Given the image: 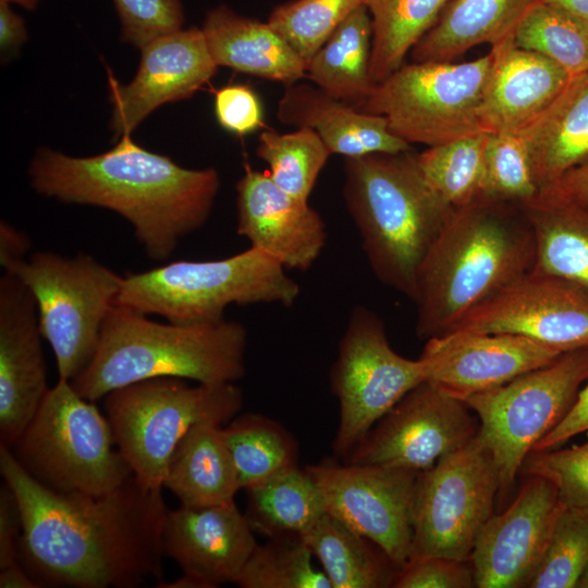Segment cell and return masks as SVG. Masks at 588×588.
Listing matches in <instances>:
<instances>
[{
  "instance_id": "6da1fadb",
  "label": "cell",
  "mask_w": 588,
  "mask_h": 588,
  "mask_svg": "<svg viewBox=\"0 0 588 588\" xmlns=\"http://www.w3.org/2000/svg\"><path fill=\"white\" fill-rule=\"evenodd\" d=\"M0 473L22 514L19 561L41 587L136 588L163 579L162 489L131 476L102 495L57 492L1 444Z\"/></svg>"
},
{
  "instance_id": "7a4b0ae2",
  "label": "cell",
  "mask_w": 588,
  "mask_h": 588,
  "mask_svg": "<svg viewBox=\"0 0 588 588\" xmlns=\"http://www.w3.org/2000/svg\"><path fill=\"white\" fill-rule=\"evenodd\" d=\"M35 191L63 203L113 210L133 226L149 258L168 259L203 226L220 186L216 169H186L130 134L109 151L76 158L40 149L28 170Z\"/></svg>"
},
{
  "instance_id": "3957f363",
  "label": "cell",
  "mask_w": 588,
  "mask_h": 588,
  "mask_svg": "<svg viewBox=\"0 0 588 588\" xmlns=\"http://www.w3.org/2000/svg\"><path fill=\"white\" fill-rule=\"evenodd\" d=\"M535 264V232L522 205L481 199L456 209L418 272L417 336L449 333Z\"/></svg>"
},
{
  "instance_id": "277c9868",
  "label": "cell",
  "mask_w": 588,
  "mask_h": 588,
  "mask_svg": "<svg viewBox=\"0 0 588 588\" xmlns=\"http://www.w3.org/2000/svg\"><path fill=\"white\" fill-rule=\"evenodd\" d=\"M343 196L371 271L413 301L419 269L456 209L428 184L411 150L346 158Z\"/></svg>"
},
{
  "instance_id": "5b68a950",
  "label": "cell",
  "mask_w": 588,
  "mask_h": 588,
  "mask_svg": "<svg viewBox=\"0 0 588 588\" xmlns=\"http://www.w3.org/2000/svg\"><path fill=\"white\" fill-rule=\"evenodd\" d=\"M247 331L234 320L177 324L113 305L89 364L70 382L97 401L127 384L160 377L197 383L235 382L245 373Z\"/></svg>"
},
{
  "instance_id": "8992f818",
  "label": "cell",
  "mask_w": 588,
  "mask_h": 588,
  "mask_svg": "<svg viewBox=\"0 0 588 588\" xmlns=\"http://www.w3.org/2000/svg\"><path fill=\"white\" fill-rule=\"evenodd\" d=\"M298 295V284L281 264L249 247L228 258L179 260L127 274L114 305L172 323L195 324L224 319L232 304L291 307Z\"/></svg>"
},
{
  "instance_id": "52a82bcc",
  "label": "cell",
  "mask_w": 588,
  "mask_h": 588,
  "mask_svg": "<svg viewBox=\"0 0 588 588\" xmlns=\"http://www.w3.org/2000/svg\"><path fill=\"white\" fill-rule=\"evenodd\" d=\"M243 406L234 383L191 385L160 377L115 389L105 396V415L115 445L133 476L149 489H162L170 456L183 436L200 422L224 426Z\"/></svg>"
},
{
  "instance_id": "ba28073f",
  "label": "cell",
  "mask_w": 588,
  "mask_h": 588,
  "mask_svg": "<svg viewBox=\"0 0 588 588\" xmlns=\"http://www.w3.org/2000/svg\"><path fill=\"white\" fill-rule=\"evenodd\" d=\"M106 415L58 379L36 414L9 448L38 482L61 493L106 494L131 476Z\"/></svg>"
},
{
  "instance_id": "9c48e42d",
  "label": "cell",
  "mask_w": 588,
  "mask_h": 588,
  "mask_svg": "<svg viewBox=\"0 0 588 588\" xmlns=\"http://www.w3.org/2000/svg\"><path fill=\"white\" fill-rule=\"evenodd\" d=\"M494 51L463 63L403 64L377 84L358 110L387 120L393 135L428 147L486 132L481 105Z\"/></svg>"
},
{
  "instance_id": "30bf717a",
  "label": "cell",
  "mask_w": 588,
  "mask_h": 588,
  "mask_svg": "<svg viewBox=\"0 0 588 588\" xmlns=\"http://www.w3.org/2000/svg\"><path fill=\"white\" fill-rule=\"evenodd\" d=\"M4 272L15 274L33 294L59 379L71 381L94 357L123 277L90 255L51 252L33 253Z\"/></svg>"
},
{
  "instance_id": "8fae6325",
  "label": "cell",
  "mask_w": 588,
  "mask_h": 588,
  "mask_svg": "<svg viewBox=\"0 0 588 588\" xmlns=\"http://www.w3.org/2000/svg\"><path fill=\"white\" fill-rule=\"evenodd\" d=\"M587 380L588 346H584L465 401L494 458L501 492L514 482L538 441L565 417Z\"/></svg>"
},
{
  "instance_id": "7c38bea8",
  "label": "cell",
  "mask_w": 588,
  "mask_h": 588,
  "mask_svg": "<svg viewBox=\"0 0 588 588\" xmlns=\"http://www.w3.org/2000/svg\"><path fill=\"white\" fill-rule=\"evenodd\" d=\"M498 490V468L479 434L419 471L413 491L409 558L470 560Z\"/></svg>"
},
{
  "instance_id": "4fadbf2b",
  "label": "cell",
  "mask_w": 588,
  "mask_h": 588,
  "mask_svg": "<svg viewBox=\"0 0 588 588\" xmlns=\"http://www.w3.org/2000/svg\"><path fill=\"white\" fill-rule=\"evenodd\" d=\"M424 381L420 360L397 354L379 316L356 306L330 371L331 391L340 405L332 444L335 458L344 461L375 424Z\"/></svg>"
},
{
  "instance_id": "5bb4252c",
  "label": "cell",
  "mask_w": 588,
  "mask_h": 588,
  "mask_svg": "<svg viewBox=\"0 0 588 588\" xmlns=\"http://www.w3.org/2000/svg\"><path fill=\"white\" fill-rule=\"evenodd\" d=\"M478 431L479 420L465 401L424 381L375 424L344 463L419 473L466 444Z\"/></svg>"
},
{
  "instance_id": "9a60e30c",
  "label": "cell",
  "mask_w": 588,
  "mask_h": 588,
  "mask_svg": "<svg viewBox=\"0 0 588 588\" xmlns=\"http://www.w3.org/2000/svg\"><path fill=\"white\" fill-rule=\"evenodd\" d=\"M326 510L373 541L399 567L412 553V501L416 471L326 460L307 465Z\"/></svg>"
},
{
  "instance_id": "2e32d148",
  "label": "cell",
  "mask_w": 588,
  "mask_h": 588,
  "mask_svg": "<svg viewBox=\"0 0 588 588\" xmlns=\"http://www.w3.org/2000/svg\"><path fill=\"white\" fill-rule=\"evenodd\" d=\"M452 331L516 334L563 353L588 346V289L534 267L467 313Z\"/></svg>"
},
{
  "instance_id": "e0dca14e",
  "label": "cell",
  "mask_w": 588,
  "mask_h": 588,
  "mask_svg": "<svg viewBox=\"0 0 588 588\" xmlns=\"http://www.w3.org/2000/svg\"><path fill=\"white\" fill-rule=\"evenodd\" d=\"M528 477L509 507L492 514L478 534L470 555L476 587H528L543 555L563 504L550 481Z\"/></svg>"
},
{
  "instance_id": "ac0fdd59",
  "label": "cell",
  "mask_w": 588,
  "mask_h": 588,
  "mask_svg": "<svg viewBox=\"0 0 588 588\" xmlns=\"http://www.w3.org/2000/svg\"><path fill=\"white\" fill-rule=\"evenodd\" d=\"M562 353L516 334L452 331L427 340L418 359L425 381L466 401L548 365Z\"/></svg>"
},
{
  "instance_id": "d6986e66",
  "label": "cell",
  "mask_w": 588,
  "mask_h": 588,
  "mask_svg": "<svg viewBox=\"0 0 588 588\" xmlns=\"http://www.w3.org/2000/svg\"><path fill=\"white\" fill-rule=\"evenodd\" d=\"M142 59L134 78L121 84L108 72L112 117L110 127L124 136L158 107L192 97L216 74L204 33L177 29L140 48Z\"/></svg>"
},
{
  "instance_id": "ffe728a7",
  "label": "cell",
  "mask_w": 588,
  "mask_h": 588,
  "mask_svg": "<svg viewBox=\"0 0 588 588\" xmlns=\"http://www.w3.org/2000/svg\"><path fill=\"white\" fill-rule=\"evenodd\" d=\"M36 302L13 273L0 278V444L11 448L47 391Z\"/></svg>"
},
{
  "instance_id": "44dd1931",
  "label": "cell",
  "mask_w": 588,
  "mask_h": 588,
  "mask_svg": "<svg viewBox=\"0 0 588 588\" xmlns=\"http://www.w3.org/2000/svg\"><path fill=\"white\" fill-rule=\"evenodd\" d=\"M236 193L237 234L285 269H310L326 245L327 231L308 201L284 192L268 171L255 170L249 163L244 164Z\"/></svg>"
},
{
  "instance_id": "7402d4cb",
  "label": "cell",
  "mask_w": 588,
  "mask_h": 588,
  "mask_svg": "<svg viewBox=\"0 0 588 588\" xmlns=\"http://www.w3.org/2000/svg\"><path fill=\"white\" fill-rule=\"evenodd\" d=\"M257 542L234 500L168 510L162 529L164 558L211 588L234 584Z\"/></svg>"
},
{
  "instance_id": "603a6c76",
  "label": "cell",
  "mask_w": 588,
  "mask_h": 588,
  "mask_svg": "<svg viewBox=\"0 0 588 588\" xmlns=\"http://www.w3.org/2000/svg\"><path fill=\"white\" fill-rule=\"evenodd\" d=\"M513 37L491 47L494 63L480 111L486 132L518 133L573 77L542 54L517 47Z\"/></svg>"
},
{
  "instance_id": "cb8c5ba5",
  "label": "cell",
  "mask_w": 588,
  "mask_h": 588,
  "mask_svg": "<svg viewBox=\"0 0 588 588\" xmlns=\"http://www.w3.org/2000/svg\"><path fill=\"white\" fill-rule=\"evenodd\" d=\"M277 118L284 124L313 128L331 154L345 159L411 150L409 144L391 133L383 117L360 111L305 83L286 85Z\"/></svg>"
},
{
  "instance_id": "d4e9b609",
  "label": "cell",
  "mask_w": 588,
  "mask_h": 588,
  "mask_svg": "<svg viewBox=\"0 0 588 588\" xmlns=\"http://www.w3.org/2000/svg\"><path fill=\"white\" fill-rule=\"evenodd\" d=\"M518 134L539 194L569 170L587 163L588 72L573 76L559 96Z\"/></svg>"
},
{
  "instance_id": "484cf974",
  "label": "cell",
  "mask_w": 588,
  "mask_h": 588,
  "mask_svg": "<svg viewBox=\"0 0 588 588\" xmlns=\"http://www.w3.org/2000/svg\"><path fill=\"white\" fill-rule=\"evenodd\" d=\"M201 30L218 66L286 85L306 76V62L268 22L221 4L207 13Z\"/></svg>"
},
{
  "instance_id": "4316f807",
  "label": "cell",
  "mask_w": 588,
  "mask_h": 588,
  "mask_svg": "<svg viewBox=\"0 0 588 588\" xmlns=\"http://www.w3.org/2000/svg\"><path fill=\"white\" fill-rule=\"evenodd\" d=\"M538 0H453L411 50L413 62H452L477 45L491 47L514 32Z\"/></svg>"
},
{
  "instance_id": "83f0119b",
  "label": "cell",
  "mask_w": 588,
  "mask_h": 588,
  "mask_svg": "<svg viewBox=\"0 0 588 588\" xmlns=\"http://www.w3.org/2000/svg\"><path fill=\"white\" fill-rule=\"evenodd\" d=\"M181 505L205 506L234 500L241 489L222 425L193 426L173 450L163 480Z\"/></svg>"
},
{
  "instance_id": "f1b7e54d",
  "label": "cell",
  "mask_w": 588,
  "mask_h": 588,
  "mask_svg": "<svg viewBox=\"0 0 588 588\" xmlns=\"http://www.w3.org/2000/svg\"><path fill=\"white\" fill-rule=\"evenodd\" d=\"M371 48V17L364 4L306 63V76L326 94L358 109L376 86L370 76Z\"/></svg>"
},
{
  "instance_id": "f546056e",
  "label": "cell",
  "mask_w": 588,
  "mask_h": 588,
  "mask_svg": "<svg viewBox=\"0 0 588 588\" xmlns=\"http://www.w3.org/2000/svg\"><path fill=\"white\" fill-rule=\"evenodd\" d=\"M299 536L332 588L392 587L399 567L373 541L328 512Z\"/></svg>"
},
{
  "instance_id": "4dcf8cb0",
  "label": "cell",
  "mask_w": 588,
  "mask_h": 588,
  "mask_svg": "<svg viewBox=\"0 0 588 588\" xmlns=\"http://www.w3.org/2000/svg\"><path fill=\"white\" fill-rule=\"evenodd\" d=\"M522 206L535 232V267L588 289V207L539 197Z\"/></svg>"
},
{
  "instance_id": "1f68e13d",
  "label": "cell",
  "mask_w": 588,
  "mask_h": 588,
  "mask_svg": "<svg viewBox=\"0 0 588 588\" xmlns=\"http://www.w3.org/2000/svg\"><path fill=\"white\" fill-rule=\"evenodd\" d=\"M245 491V517L254 532L267 538L301 535L327 513L317 482L299 466Z\"/></svg>"
},
{
  "instance_id": "d6a6232c",
  "label": "cell",
  "mask_w": 588,
  "mask_h": 588,
  "mask_svg": "<svg viewBox=\"0 0 588 588\" xmlns=\"http://www.w3.org/2000/svg\"><path fill=\"white\" fill-rule=\"evenodd\" d=\"M222 434L241 489L260 485L298 466V444L280 422L256 413L234 416Z\"/></svg>"
},
{
  "instance_id": "836d02e7",
  "label": "cell",
  "mask_w": 588,
  "mask_h": 588,
  "mask_svg": "<svg viewBox=\"0 0 588 588\" xmlns=\"http://www.w3.org/2000/svg\"><path fill=\"white\" fill-rule=\"evenodd\" d=\"M450 0H366L371 17L370 76L377 85L404 64Z\"/></svg>"
},
{
  "instance_id": "e575fe53",
  "label": "cell",
  "mask_w": 588,
  "mask_h": 588,
  "mask_svg": "<svg viewBox=\"0 0 588 588\" xmlns=\"http://www.w3.org/2000/svg\"><path fill=\"white\" fill-rule=\"evenodd\" d=\"M489 132L428 147L416 155L428 184L454 209L483 197L485 155Z\"/></svg>"
},
{
  "instance_id": "d590c367",
  "label": "cell",
  "mask_w": 588,
  "mask_h": 588,
  "mask_svg": "<svg viewBox=\"0 0 588 588\" xmlns=\"http://www.w3.org/2000/svg\"><path fill=\"white\" fill-rule=\"evenodd\" d=\"M513 38L517 47L542 54L571 76L588 72V22L568 12L538 1Z\"/></svg>"
},
{
  "instance_id": "8d00e7d4",
  "label": "cell",
  "mask_w": 588,
  "mask_h": 588,
  "mask_svg": "<svg viewBox=\"0 0 588 588\" xmlns=\"http://www.w3.org/2000/svg\"><path fill=\"white\" fill-rule=\"evenodd\" d=\"M256 155L268 163L267 171L280 188L308 201L331 152L313 128L302 126L290 133L262 131Z\"/></svg>"
},
{
  "instance_id": "74e56055",
  "label": "cell",
  "mask_w": 588,
  "mask_h": 588,
  "mask_svg": "<svg viewBox=\"0 0 588 588\" xmlns=\"http://www.w3.org/2000/svg\"><path fill=\"white\" fill-rule=\"evenodd\" d=\"M299 535L268 538L256 544L235 585L241 588H332Z\"/></svg>"
},
{
  "instance_id": "f35d334b",
  "label": "cell",
  "mask_w": 588,
  "mask_h": 588,
  "mask_svg": "<svg viewBox=\"0 0 588 588\" xmlns=\"http://www.w3.org/2000/svg\"><path fill=\"white\" fill-rule=\"evenodd\" d=\"M365 1L293 0L275 7L267 22L307 63L334 29Z\"/></svg>"
},
{
  "instance_id": "ab89813d",
  "label": "cell",
  "mask_w": 588,
  "mask_h": 588,
  "mask_svg": "<svg viewBox=\"0 0 588 588\" xmlns=\"http://www.w3.org/2000/svg\"><path fill=\"white\" fill-rule=\"evenodd\" d=\"M588 563V509L563 505L530 588H577Z\"/></svg>"
},
{
  "instance_id": "60d3db41",
  "label": "cell",
  "mask_w": 588,
  "mask_h": 588,
  "mask_svg": "<svg viewBox=\"0 0 588 588\" xmlns=\"http://www.w3.org/2000/svg\"><path fill=\"white\" fill-rule=\"evenodd\" d=\"M538 194L519 134L489 132L482 199L523 205L535 199Z\"/></svg>"
},
{
  "instance_id": "b9f144b4",
  "label": "cell",
  "mask_w": 588,
  "mask_h": 588,
  "mask_svg": "<svg viewBox=\"0 0 588 588\" xmlns=\"http://www.w3.org/2000/svg\"><path fill=\"white\" fill-rule=\"evenodd\" d=\"M520 470L550 481L564 506L588 509V440L569 448L531 451Z\"/></svg>"
},
{
  "instance_id": "7bdbcfd3",
  "label": "cell",
  "mask_w": 588,
  "mask_h": 588,
  "mask_svg": "<svg viewBox=\"0 0 588 588\" xmlns=\"http://www.w3.org/2000/svg\"><path fill=\"white\" fill-rule=\"evenodd\" d=\"M124 41L142 48L152 39L181 29L184 22L180 0H113Z\"/></svg>"
},
{
  "instance_id": "ee69618b",
  "label": "cell",
  "mask_w": 588,
  "mask_h": 588,
  "mask_svg": "<svg viewBox=\"0 0 588 588\" xmlns=\"http://www.w3.org/2000/svg\"><path fill=\"white\" fill-rule=\"evenodd\" d=\"M475 586L470 560L413 556L399 569L395 588H469Z\"/></svg>"
},
{
  "instance_id": "f6af8a7d",
  "label": "cell",
  "mask_w": 588,
  "mask_h": 588,
  "mask_svg": "<svg viewBox=\"0 0 588 588\" xmlns=\"http://www.w3.org/2000/svg\"><path fill=\"white\" fill-rule=\"evenodd\" d=\"M215 115L225 131L244 136L265 127L261 101L248 85L230 84L215 93Z\"/></svg>"
},
{
  "instance_id": "bcb514c9",
  "label": "cell",
  "mask_w": 588,
  "mask_h": 588,
  "mask_svg": "<svg viewBox=\"0 0 588 588\" xmlns=\"http://www.w3.org/2000/svg\"><path fill=\"white\" fill-rule=\"evenodd\" d=\"M22 531L17 500L11 488L3 482L0 487V568L19 560Z\"/></svg>"
},
{
  "instance_id": "7dc6e473",
  "label": "cell",
  "mask_w": 588,
  "mask_h": 588,
  "mask_svg": "<svg viewBox=\"0 0 588 588\" xmlns=\"http://www.w3.org/2000/svg\"><path fill=\"white\" fill-rule=\"evenodd\" d=\"M583 432L588 433V382L579 390L573 406L565 417L538 441L532 451L560 448Z\"/></svg>"
},
{
  "instance_id": "c3c4849f",
  "label": "cell",
  "mask_w": 588,
  "mask_h": 588,
  "mask_svg": "<svg viewBox=\"0 0 588 588\" xmlns=\"http://www.w3.org/2000/svg\"><path fill=\"white\" fill-rule=\"evenodd\" d=\"M537 197L588 207V162L566 172Z\"/></svg>"
},
{
  "instance_id": "681fc988",
  "label": "cell",
  "mask_w": 588,
  "mask_h": 588,
  "mask_svg": "<svg viewBox=\"0 0 588 588\" xmlns=\"http://www.w3.org/2000/svg\"><path fill=\"white\" fill-rule=\"evenodd\" d=\"M29 237L5 221L0 224V264L4 271L25 259L30 249Z\"/></svg>"
},
{
  "instance_id": "f907efd6",
  "label": "cell",
  "mask_w": 588,
  "mask_h": 588,
  "mask_svg": "<svg viewBox=\"0 0 588 588\" xmlns=\"http://www.w3.org/2000/svg\"><path fill=\"white\" fill-rule=\"evenodd\" d=\"M27 39L23 19L12 11L10 2L0 0V47L2 52L19 48Z\"/></svg>"
},
{
  "instance_id": "816d5d0a",
  "label": "cell",
  "mask_w": 588,
  "mask_h": 588,
  "mask_svg": "<svg viewBox=\"0 0 588 588\" xmlns=\"http://www.w3.org/2000/svg\"><path fill=\"white\" fill-rule=\"evenodd\" d=\"M0 569V588H41L19 560Z\"/></svg>"
},
{
  "instance_id": "f5cc1de1",
  "label": "cell",
  "mask_w": 588,
  "mask_h": 588,
  "mask_svg": "<svg viewBox=\"0 0 588 588\" xmlns=\"http://www.w3.org/2000/svg\"><path fill=\"white\" fill-rule=\"evenodd\" d=\"M156 588H211L204 579L189 574L183 573L180 577L172 581L160 579L155 585Z\"/></svg>"
},
{
  "instance_id": "db71d44e",
  "label": "cell",
  "mask_w": 588,
  "mask_h": 588,
  "mask_svg": "<svg viewBox=\"0 0 588 588\" xmlns=\"http://www.w3.org/2000/svg\"><path fill=\"white\" fill-rule=\"evenodd\" d=\"M588 22V0H538Z\"/></svg>"
},
{
  "instance_id": "11a10c76",
  "label": "cell",
  "mask_w": 588,
  "mask_h": 588,
  "mask_svg": "<svg viewBox=\"0 0 588 588\" xmlns=\"http://www.w3.org/2000/svg\"><path fill=\"white\" fill-rule=\"evenodd\" d=\"M10 3H16L25 9L34 10L38 3V0H3Z\"/></svg>"
},
{
  "instance_id": "9f6ffc18",
  "label": "cell",
  "mask_w": 588,
  "mask_h": 588,
  "mask_svg": "<svg viewBox=\"0 0 588 588\" xmlns=\"http://www.w3.org/2000/svg\"><path fill=\"white\" fill-rule=\"evenodd\" d=\"M577 588H588V563L578 581Z\"/></svg>"
}]
</instances>
